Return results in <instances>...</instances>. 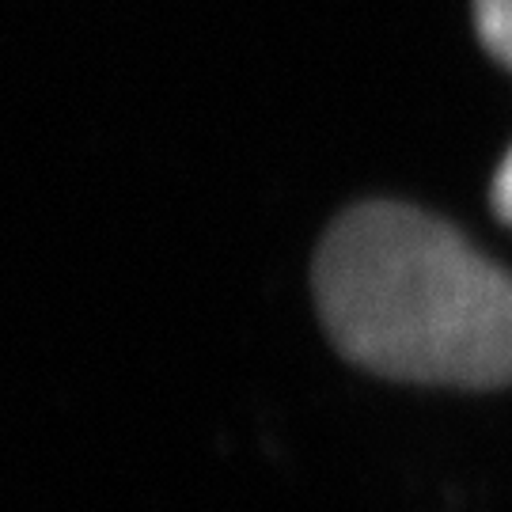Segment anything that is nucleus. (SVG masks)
<instances>
[{"label": "nucleus", "instance_id": "nucleus-1", "mask_svg": "<svg viewBox=\"0 0 512 512\" xmlns=\"http://www.w3.org/2000/svg\"><path fill=\"white\" fill-rule=\"evenodd\" d=\"M334 349L384 380L512 387V274L403 202L338 213L311 262Z\"/></svg>", "mask_w": 512, "mask_h": 512}, {"label": "nucleus", "instance_id": "nucleus-2", "mask_svg": "<svg viewBox=\"0 0 512 512\" xmlns=\"http://www.w3.org/2000/svg\"><path fill=\"white\" fill-rule=\"evenodd\" d=\"M475 31L490 57L512 69V0H475Z\"/></svg>", "mask_w": 512, "mask_h": 512}, {"label": "nucleus", "instance_id": "nucleus-3", "mask_svg": "<svg viewBox=\"0 0 512 512\" xmlns=\"http://www.w3.org/2000/svg\"><path fill=\"white\" fill-rule=\"evenodd\" d=\"M490 205H494L497 217H501L512 228V148L505 152L501 167H497L494 186H490Z\"/></svg>", "mask_w": 512, "mask_h": 512}]
</instances>
